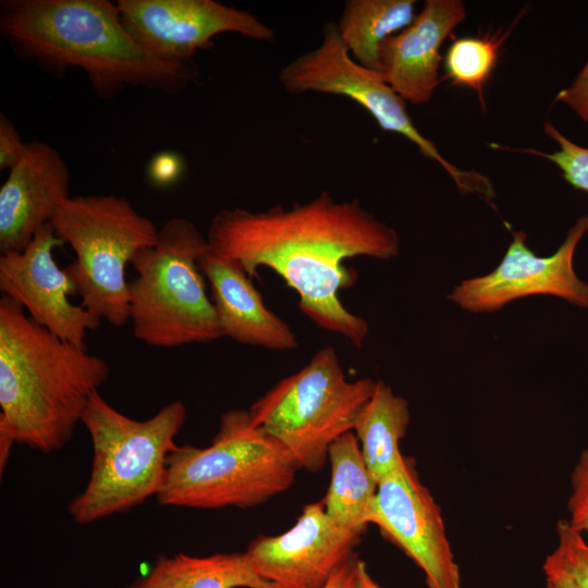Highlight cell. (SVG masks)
Returning <instances> with one entry per match:
<instances>
[{
    "mask_svg": "<svg viewBox=\"0 0 588 588\" xmlns=\"http://www.w3.org/2000/svg\"><path fill=\"white\" fill-rule=\"evenodd\" d=\"M206 238L210 252L237 261L252 278L261 267L273 270L297 293L303 314L356 347L364 344L369 326L339 297L356 280L343 261L357 256L389 260L400 253L393 228L357 200L338 201L328 192L290 208L220 210Z\"/></svg>",
    "mask_w": 588,
    "mask_h": 588,
    "instance_id": "cell-1",
    "label": "cell"
},
{
    "mask_svg": "<svg viewBox=\"0 0 588 588\" xmlns=\"http://www.w3.org/2000/svg\"><path fill=\"white\" fill-rule=\"evenodd\" d=\"M0 8L1 34L19 58L56 77L79 68L103 99L128 86L177 94L199 81L195 62L162 61L139 47L117 2L4 0Z\"/></svg>",
    "mask_w": 588,
    "mask_h": 588,
    "instance_id": "cell-2",
    "label": "cell"
},
{
    "mask_svg": "<svg viewBox=\"0 0 588 588\" xmlns=\"http://www.w3.org/2000/svg\"><path fill=\"white\" fill-rule=\"evenodd\" d=\"M110 375L85 345L36 323L10 297L0 298V463L14 443L44 453L73 436L91 394Z\"/></svg>",
    "mask_w": 588,
    "mask_h": 588,
    "instance_id": "cell-3",
    "label": "cell"
},
{
    "mask_svg": "<svg viewBox=\"0 0 588 588\" xmlns=\"http://www.w3.org/2000/svg\"><path fill=\"white\" fill-rule=\"evenodd\" d=\"M297 469L289 452L253 424L249 411L231 409L210 445H177L170 453L156 498L168 506L250 507L289 489Z\"/></svg>",
    "mask_w": 588,
    "mask_h": 588,
    "instance_id": "cell-4",
    "label": "cell"
},
{
    "mask_svg": "<svg viewBox=\"0 0 588 588\" xmlns=\"http://www.w3.org/2000/svg\"><path fill=\"white\" fill-rule=\"evenodd\" d=\"M185 419L186 406L180 400L136 420L94 392L81 420L91 439V470L85 489L69 504L73 520L95 523L157 497Z\"/></svg>",
    "mask_w": 588,
    "mask_h": 588,
    "instance_id": "cell-5",
    "label": "cell"
},
{
    "mask_svg": "<svg viewBox=\"0 0 588 588\" xmlns=\"http://www.w3.org/2000/svg\"><path fill=\"white\" fill-rule=\"evenodd\" d=\"M207 238L185 218H172L156 244L132 261L137 275L128 282L130 320L136 340L172 348L222 338L211 298L206 293L200 257Z\"/></svg>",
    "mask_w": 588,
    "mask_h": 588,
    "instance_id": "cell-6",
    "label": "cell"
},
{
    "mask_svg": "<svg viewBox=\"0 0 588 588\" xmlns=\"http://www.w3.org/2000/svg\"><path fill=\"white\" fill-rule=\"evenodd\" d=\"M51 225L75 258L64 271L81 306L114 327L130 320L125 270L144 247L156 244L158 229L133 205L117 195L69 197Z\"/></svg>",
    "mask_w": 588,
    "mask_h": 588,
    "instance_id": "cell-7",
    "label": "cell"
},
{
    "mask_svg": "<svg viewBox=\"0 0 588 588\" xmlns=\"http://www.w3.org/2000/svg\"><path fill=\"white\" fill-rule=\"evenodd\" d=\"M376 381H350L334 347L314 354L298 371L280 380L248 409L252 421L277 440L298 469L319 471L329 448L353 431Z\"/></svg>",
    "mask_w": 588,
    "mask_h": 588,
    "instance_id": "cell-8",
    "label": "cell"
},
{
    "mask_svg": "<svg viewBox=\"0 0 588 588\" xmlns=\"http://www.w3.org/2000/svg\"><path fill=\"white\" fill-rule=\"evenodd\" d=\"M279 79L291 95L311 91L347 97L363 107L383 131L402 135L425 157L439 163L461 193L478 194L486 200L494 196L487 176L477 171L458 169L418 131L405 101L380 72L365 68L352 58L341 39L336 22H326L320 45L282 66Z\"/></svg>",
    "mask_w": 588,
    "mask_h": 588,
    "instance_id": "cell-9",
    "label": "cell"
},
{
    "mask_svg": "<svg viewBox=\"0 0 588 588\" xmlns=\"http://www.w3.org/2000/svg\"><path fill=\"white\" fill-rule=\"evenodd\" d=\"M588 231V213L568 229L563 243L549 256L536 255L523 231L512 232V242L500 264L489 273L468 278L456 285L449 298L462 309L485 314L534 295L553 296L588 308V283L575 271L574 257Z\"/></svg>",
    "mask_w": 588,
    "mask_h": 588,
    "instance_id": "cell-10",
    "label": "cell"
},
{
    "mask_svg": "<svg viewBox=\"0 0 588 588\" xmlns=\"http://www.w3.org/2000/svg\"><path fill=\"white\" fill-rule=\"evenodd\" d=\"M117 5L137 45L167 62H194L195 53L210 49L212 39L223 33L277 40L274 29L250 12L213 0H119Z\"/></svg>",
    "mask_w": 588,
    "mask_h": 588,
    "instance_id": "cell-11",
    "label": "cell"
},
{
    "mask_svg": "<svg viewBox=\"0 0 588 588\" xmlns=\"http://www.w3.org/2000/svg\"><path fill=\"white\" fill-rule=\"evenodd\" d=\"M370 522L424 572L428 588H463L441 509L413 458L378 483Z\"/></svg>",
    "mask_w": 588,
    "mask_h": 588,
    "instance_id": "cell-12",
    "label": "cell"
},
{
    "mask_svg": "<svg viewBox=\"0 0 588 588\" xmlns=\"http://www.w3.org/2000/svg\"><path fill=\"white\" fill-rule=\"evenodd\" d=\"M360 535L335 524L322 502L306 504L294 526L259 536L245 554L256 574L273 588H324L351 558Z\"/></svg>",
    "mask_w": 588,
    "mask_h": 588,
    "instance_id": "cell-13",
    "label": "cell"
},
{
    "mask_svg": "<svg viewBox=\"0 0 588 588\" xmlns=\"http://www.w3.org/2000/svg\"><path fill=\"white\" fill-rule=\"evenodd\" d=\"M63 244L48 223L24 250L1 254L0 291L58 338L85 345L87 332L101 320L70 301L74 285L53 258V249Z\"/></svg>",
    "mask_w": 588,
    "mask_h": 588,
    "instance_id": "cell-14",
    "label": "cell"
},
{
    "mask_svg": "<svg viewBox=\"0 0 588 588\" xmlns=\"http://www.w3.org/2000/svg\"><path fill=\"white\" fill-rule=\"evenodd\" d=\"M70 171L49 144L27 142L26 154L0 187V252H22L50 223L69 195Z\"/></svg>",
    "mask_w": 588,
    "mask_h": 588,
    "instance_id": "cell-15",
    "label": "cell"
},
{
    "mask_svg": "<svg viewBox=\"0 0 588 588\" xmlns=\"http://www.w3.org/2000/svg\"><path fill=\"white\" fill-rule=\"evenodd\" d=\"M466 17L460 0H427L414 21L388 38L380 49V73L404 100H430L440 82V49Z\"/></svg>",
    "mask_w": 588,
    "mask_h": 588,
    "instance_id": "cell-16",
    "label": "cell"
},
{
    "mask_svg": "<svg viewBox=\"0 0 588 588\" xmlns=\"http://www.w3.org/2000/svg\"><path fill=\"white\" fill-rule=\"evenodd\" d=\"M199 269L209 283L222 336L272 351L298 346L291 327L266 307L253 278L237 261L208 249L199 259Z\"/></svg>",
    "mask_w": 588,
    "mask_h": 588,
    "instance_id": "cell-17",
    "label": "cell"
},
{
    "mask_svg": "<svg viewBox=\"0 0 588 588\" xmlns=\"http://www.w3.org/2000/svg\"><path fill=\"white\" fill-rule=\"evenodd\" d=\"M331 480L323 500L327 515L340 527L362 536L371 524L378 483L363 458L353 431L329 448Z\"/></svg>",
    "mask_w": 588,
    "mask_h": 588,
    "instance_id": "cell-18",
    "label": "cell"
},
{
    "mask_svg": "<svg viewBox=\"0 0 588 588\" xmlns=\"http://www.w3.org/2000/svg\"><path fill=\"white\" fill-rule=\"evenodd\" d=\"M409 420L407 401L395 394L384 381L377 380L373 393L359 412L353 429L366 466L377 483L403 460L400 441L406 434Z\"/></svg>",
    "mask_w": 588,
    "mask_h": 588,
    "instance_id": "cell-19",
    "label": "cell"
},
{
    "mask_svg": "<svg viewBox=\"0 0 588 588\" xmlns=\"http://www.w3.org/2000/svg\"><path fill=\"white\" fill-rule=\"evenodd\" d=\"M128 588H273L253 569L245 552L160 558Z\"/></svg>",
    "mask_w": 588,
    "mask_h": 588,
    "instance_id": "cell-20",
    "label": "cell"
},
{
    "mask_svg": "<svg viewBox=\"0 0 588 588\" xmlns=\"http://www.w3.org/2000/svg\"><path fill=\"white\" fill-rule=\"evenodd\" d=\"M415 3L414 0H347L336 25L352 58L380 72L382 44L412 24Z\"/></svg>",
    "mask_w": 588,
    "mask_h": 588,
    "instance_id": "cell-21",
    "label": "cell"
},
{
    "mask_svg": "<svg viewBox=\"0 0 588 588\" xmlns=\"http://www.w3.org/2000/svg\"><path fill=\"white\" fill-rule=\"evenodd\" d=\"M510 33L454 39L444 56L446 77L455 85L473 89L483 105L485 84L495 68L500 47Z\"/></svg>",
    "mask_w": 588,
    "mask_h": 588,
    "instance_id": "cell-22",
    "label": "cell"
},
{
    "mask_svg": "<svg viewBox=\"0 0 588 588\" xmlns=\"http://www.w3.org/2000/svg\"><path fill=\"white\" fill-rule=\"evenodd\" d=\"M558 542L547 555L543 572H560L571 577L579 588H588V542L568 522L556 524Z\"/></svg>",
    "mask_w": 588,
    "mask_h": 588,
    "instance_id": "cell-23",
    "label": "cell"
},
{
    "mask_svg": "<svg viewBox=\"0 0 588 588\" xmlns=\"http://www.w3.org/2000/svg\"><path fill=\"white\" fill-rule=\"evenodd\" d=\"M546 134L552 138L559 149L543 152L535 149H515L542 157L554 163L563 179L574 188L588 193V147H583L563 135L551 123L544 124Z\"/></svg>",
    "mask_w": 588,
    "mask_h": 588,
    "instance_id": "cell-24",
    "label": "cell"
},
{
    "mask_svg": "<svg viewBox=\"0 0 588 588\" xmlns=\"http://www.w3.org/2000/svg\"><path fill=\"white\" fill-rule=\"evenodd\" d=\"M566 509L568 524L588 536V448L585 449L571 474V492Z\"/></svg>",
    "mask_w": 588,
    "mask_h": 588,
    "instance_id": "cell-25",
    "label": "cell"
},
{
    "mask_svg": "<svg viewBox=\"0 0 588 588\" xmlns=\"http://www.w3.org/2000/svg\"><path fill=\"white\" fill-rule=\"evenodd\" d=\"M24 143L13 123L3 113L0 114V170L11 169L26 154Z\"/></svg>",
    "mask_w": 588,
    "mask_h": 588,
    "instance_id": "cell-26",
    "label": "cell"
},
{
    "mask_svg": "<svg viewBox=\"0 0 588 588\" xmlns=\"http://www.w3.org/2000/svg\"><path fill=\"white\" fill-rule=\"evenodd\" d=\"M556 100L565 103L588 123V60L573 83L559 91Z\"/></svg>",
    "mask_w": 588,
    "mask_h": 588,
    "instance_id": "cell-27",
    "label": "cell"
},
{
    "mask_svg": "<svg viewBox=\"0 0 588 588\" xmlns=\"http://www.w3.org/2000/svg\"><path fill=\"white\" fill-rule=\"evenodd\" d=\"M357 558L354 555L330 578L324 588H354Z\"/></svg>",
    "mask_w": 588,
    "mask_h": 588,
    "instance_id": "cell-28",
    "label": "cell"
},
{
    "mask_svg": "<svg viewBox=\"0 0 588 588\" xmlns=\"http://www.w3.org/2000/svg\"><path fill=\"white\" fill-rule=\"evenodd\" d=\"M546 576V588H579L576 583L564 573L543 572Z\"/></svg>",
    "mask_w": 588,
    "mask_h": 588,
    "instance_id": "cell-29",
    "label": "cell"
},
{
    "mask_svg": "<svg viewBox=\"0 0 588 588\" xmlns=\"http://www.w3.org/2000/svg\"><path fill=\"white\" fill-rule=\"evenodd\" d=\"M354 588H382L368 573L366 563L357 560Z\"/></svg>",
    "mask_w": 588,
    "mask_h": 588,
    "instance_id": "cell-30",
    "label": "cell"
}]
</instances>
